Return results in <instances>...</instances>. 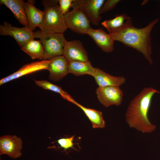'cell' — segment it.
I'll return each mask as SVG.
<instances>
[{"mask_svg": "<svg viewBox=\"0 0 160 160\" xmlns=\"http://www.w3.org/2000/svg\"><path fill=\"white\" fill-rule=\"evenodd\" d=\"M47 70L49 72V79L58 81L69 73L68 61L63 55L55 57L49 60Z\"/></svg>", "mask_w": 160, "mask_h": 160, "instance_id": "obj_11", "label": "cell"}, {"mask_svg": "<svg viewBox=\"0 0 160 160\" xmlns=\"http://www.w3.org/2000/svg\"><path fill=\"white\" fill-rule=\"evenodd\" d=\"M119 1V0H108L105 1L100 10V15L113 9Z\"/></svg>", "mask_w": 160, "mask_h": 160, "instance_id": "obj_23", "label": "cell"}, {"mask_svg": "<svg viewBox=\"0 0 160 160\" xmlns=\"http://www.w3.org/2000/svg\"><path fill=\"white\" fill-rule=\"evenodd\" d=\"M49 60H42L24 65L17 71L0 80V85L24 75L42 70L47 69Z\"/></svg>", "mask_w": 160, "mask_h": 160, "instance_id": "obj_12", "label": "cell"}, {"mask_svg": "<svg viewBox=\"0 0 160 160\" xmlns=\"http://www.w3.org/2000/svg\"><path fill=\"white\" fill-rule=\"evenodd\" d=\"M158 21L159 19H155L145 27L139 28L132 25L131 19L129 17L123 27L108 33L114 41L121 42L140 52L149 64L152 65L153 61L150 34L153 26Z\"/></svg>", "mask_w": 160, "mask_h": 160, "instance_id": "obj_2", "label": "cell"}, {"mask_svg": "<svg viewBox=\"0 0 160 160\" xmlns=\"http://www.w3.org/2000/svg\"><path fill=\"white\" fill-rule=\"evenodd\" d=\"M23 6L29 28L33 31L36 27L41 29L44 18V11L35 7L30 1L27 2H24Z\"/></svg>", "mask_w": 160, "mask_h": 160, "instance_id": "obj_14", "label": "cell"}, {"mask_svg": "<svg viewBox=\"0 0 160 160\" xmlns=\"http://www.w3.org/2000/svg\"><path fill=\"white\" fill-rule=\"evenodd\" d=\"M80 108L92 123L94 128H104L105 126L102 113L100 111L87 108L75 101L73 103Z\"/></svg>", "mask_w": 160, "mask_h": 160, "instance_id": "obj_18", "label": "cell"}, {"mask_svg": "<svg viewBox=\"0 0 160 160\" xmlns=\"http://www.w3.org/2000/svg\"><path fill=\"white\" fill-rule=\"evenodd\" d=\"M36 84L38 86L45 89L51 90L59 93L64 99L73 103L75 100L60 87L54 84L45 80H34Z\"/></svg>", "mask_w": 160, "mask_h": 160, "instance_id": "obj_21", "label": "cell"}, {"mask_svg": "<svg viewBox=\"0 0 160 160\" xmlns=\"http://www.w3.org/2000/svg\"><path fill=\"white\" fill-rule=\"evenodd\" d=\"M22 141L15 135H4L0 138V155L6 154L12 158L20 157L22 153Z\"/></svg>", "mask_w": 160, "mask_h": 160, "instance_id": "obj_10", "label": "cell"}, {"mask_svg": "<svg viewBox=\"0 0 160 160\" xmlns=\"http://www.w3.org/2000/svg\"><path fill=\"white\" fill-rule=\"evenodd\" d=\"M68 28L72 31L80 34H87L91 27L90 22L87 17L79 10L73 9L64 15Z\"/></svg>", "mask_w": 160, "mask_h": 160, "instance_id": "obj_6", "label": "cell"}, {"mask_svg": "<svg viewBox=\"0 0 160 160\" xmlns=\"http://www.w3.org/2000/svg\"><path fill=\"white\" fill-rule=\"evenodd\" d=\"M59 0H42L44 7L43 23L40 29L44 33H63L67 30L64 15L61 12Z\"/></svg>", "mask_w": 160, "mask_h": 160, "instance_id": "obj_3", "label": "cell"}, {"mask_svg": "<svg viewBox=\"0 0 160 160\" xmlns=\"http://www.w3.org/2000/svg\"><path fill=\"white\" fill-rule=\"evenodd\" d=\"M73 0H59L58 3L60 9L63 15L68 12L71 7Z\"/></svg>", "mask_w": 160, "mask_h": 160, "instance_id": "obj_24", "label": "cell"}, {"mask_svg": "<svg viewBox=\"0 0 160 160\" xmlns=\"http://www.w3.org/2000/svg\"><path fill=\"white\" fill-rule=\"evenodd\" d=\"M21 49L33 59L43 60L44 48L40 40L32 39L21 48Z\"/></svg>", "mask_w": 160, "mask_h": 160, "instance_id": "obj_19", "label": "cell"}, {"mask_svg": "<svg viewBox=\"0 0 160 160\" xmlns=\"http://www.w3.org/2000/svg\"><path fill=\"white\" fill-rule=\"evenodd\" d=\"M68 62L69 73L76 76L87 74L92 76L95 73L96 68L92 66L89 60L87 62L73 61Z\"/></svg>", "mask_w": 160, "mask_h": 160, "instance_id": "obj_17", "label": "cell"}, {"mask_svg": "<svg viewBox=\"0 0 160 160\" xmlns=\"http://www.w3.org/2000/svg\"><path fill=\"white\" fill-rule=\"evenodd\" d=\"M35 38H39L44 48V59L48 60L55 57L62 55L66 40L63 33H44L40 30L34 32Z\"/></svg>", "mask_w": 160, "mask_h": 160, "instance_id": "obj_4", "label": "cell"}, {"mask_svg": "<svg viewBox=\"0 0 160 160\" xmlns=\"http://www.w3.org/2000/svg\"><path fill=\"white\" fill-rule=\"evenodd\" d=\"M62 55L68 62L78 61L87 62L89 60L87 51L82 43L79 40L66 41Z\"/></svg>", "mask_w": 160, "mask_h": 160, "instance_id": "obj_9", "label": "cell"}, {"mask_svg": "<svg viewBox=\"0 0 160 160\" xmlns=\"http://www.w3.org/2000/svg\"><path fill=\"white\" fill-rule=\"evenodd\" d=\"M0 34L12 36L20 48L35 38L34 32L29 28L25 27L23 28L14 27L6 22H4L3 25H0Z\"/></svg>", "mask_w": 160, "mask_h": 160, "instance_id": "obj_8", "label": "cell"}, {"mask_svg": "<svg viewBox=\"0 0 160 160\" xmlns=\"http://www.w3.org/2000/svg\"><path fill=\"white\" fill-rule=\"evenodd\" d=\"M95 92L98 100L104 106H118L121 104L123 92L119 87H98Z\"/></svg>", "mask_w": 160, "mask_h": 160, "instance_id": "obj_7", "label": "cell"}, {"mask_svg": "<svg viewBox=\"0 0 160 160\" xmlns=\"http://www.w3.org/2000/svg\"><path fill=\"white\" fill-rule=\"evenodd\" d=\"M74 138L73 135L69 138H60L57 140V142L61 147L66 150L73 147Z\"/></svg>", "mask_w": 160, "mask_h": 160, "instance_id": "obj_22", "label": "cell"}, {"mask_svg": "<svg viewBox=\"0 0 160 160\" xmlns=\"http://www.w3.org/2000/svg\"><path fill=\"white\" fill-rule=\"evenodd\" d=\"M22 0H0L1 4L6 6L12 12L15 18L24 27L29 28Z\"/></svg>", "mask_w": 160, "mask_h": 160, "instance_id": "obj_16", "label": "cell"}, {"mask_svg": "<svg viewBox=\"0 0 160 160\" xmlns=\"http://www.w3.org/2000/svg\"><path fill=\"white\" fill-rule=\"evenodd\" d=\"M93 77L99 87H120L125 84L126 81L124 77L112 76L97 68H96L95 72Z\"/></svg>", "mask_w": 160, "mask_h": 160, "instance_id": "obj_15", "label": "cell"}, {"mask_svg": "<svg viewBox=\"0 0 160 160\" xmlns=\"http://www.w3.org/2000/svg\"><path fill=\"white\" fill-rule=\"evenodd\" d=\"M159 93L152 87H145L131 101L125 115L129 127L143 133H151L156 130V126L150 121L148 114L153 96Z\"/></svg>", "mask_w": 160, "mask_h": 160, "instance_id": "obj_1", "label": "cell"}, {"mask_svg": "<svg viewBox=\"0 0 160 160\" xmlns=\"http://www.w3.org/2000/svg\"><path fill=\"white\" fill-rule=\"evenodd\" d=\"M104 0H73L71 7L83 12L94 25H99L101 17L99 13Z\"/></svg>", "mask_w": 160, "mask_h": 160, "instance_id": "obj_5", "label": "cell"}, {"mask_svg": "<svg viewBox=\"0 0 160 160\" xmlns=\"http://www.w3.org/2000/svg\"><path fill=\"white\" fill-rule=\"evenodd\" d=\"M129 17L124 13L120 15H116L113 19L104 21L101 24L107 29L109 33L114 32L123 27Z\"/></svg>", "mask_w": 160, "mask_h": 160, "instance_id": "obj_20", "label": "cell"}, {"mask_svg": "<svg viewBox=\"0 0 160 160\" xmlns=\"http://www.w3.org/2000/svg\"><path fill=\"white\" fill-rule=\"evenodd\" d=\"M87 34L93 39L96 44L105 52L110 53L114 50V41L111 36L102 29H93L91 27Z\"/></svg>", "mask_w": 160, "mask_h": 160, "instance_id": "obj_13", "label": "cell"}]
</instances>
